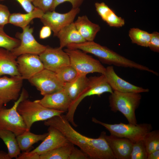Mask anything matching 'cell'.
<instances>
[{"mask_svg":"<svg viewBox=\"0 0 159 159\" xmlns=\"http://www.w3.org/2000/svg\"><path fill=\"white\" fill-rule=\"evenodd\" d=\"M56 37L59 39V47L62 49L70 44L79 43L86 41L77 30L74 22L61 29Z\"/></svg>","mask_w":159,"mask_h":159,"instance_id":"21","label":"cell"},{"mask_svg":"<svg viewBox=\"0 0 159 159\" xmlns=\"http://www.w3.org/2000/svg\"><path fill=\"white\" fill-rule=\"evenodd\" d=\"M113 92L104 75L101 74L100 76H91L88 78L86 87L77 98L72 102L67 113L65 115V118L73 126L77 127V125L74 121V116L77 106L84 98L94 95L100 96L104 93L111 94Z\"/></svg>","mask_w":159,"mask_h":159,"instance_id":"5","label":"cell"},{"mask_svg":"<svg viewBox=\"0 0 159 159\" xmlns=\"http://www.w3.org/2000/svg\"><path fill=\"white\" fill-rule=\"evenodd\" d=\"M3 1L4 0H1ZM27 12L32 11L35 8L32 4L34 0H16Z\"/></svg>","mask_w":159,"mask_h":159,"instance_id":"38","label":"cell"},{"mask_svg":"<svg viewBox=\"0 0 159 159\" xmlns=\"http://www.w3.org/2000/svg\"><path fill=\"white\" fill-rule=\"evenodd\" d=\"M11 51L0 47V77L20 76L18 71L16 59Z\"/></svg>","mask_w":159,"mask_h":159,"instance_id":"19","label":"cell"},{"mask_svg":"<svg viewBox=\"0 0 159 159\" xmlns=\"http://www.w3.org/2000/svg\"><path fill=\"white\" fill-rule=\"evenodd\" d=\"M17 67L23 80H28L42 71L44 67L38 55L26 54L17 57Z\"/></svg>","mask_w":159,"mask_h":159,"instance_id":"14","label":"cell"},{"mask_svg":"<svg viewBox=\"0 0 159 159\" xmlns=\"http://www.w3.org/2000/svg\"><path fill=\"white\" fill-rule=\"evenodd\" d=\"M52 30L48 26H44L41 29L39 33L40 39H44L49 37L52 34Z\"/></svg>","mask_w":159,"mask_h":159,"instance_id":"40","label":"cell"},{"mask_svg":"<svg viewBox=\"0 0 159 159\" xmlns=\"http://www.w3.org/2000/svg\"><path fill=\"white\" fill-rule=\"evenodd\" d=\"M141 98L140 93L114 91L109 97V106L112 111L120 112L129 123L136 125L137 122L135 111L139 105Z\"/></svg>","mask_w":159,"mask_h":159,"instance_id":"3","label":"cell"},{"mask_svg":"<svg viewBox=\"0 0 159 159\" xmlns=\"http://www.w3.org/2000/svg\"><path fill=\"white\" fill-rule=\"evenodd\" d=\"M102 20L111 27H120L125 24L124 19L118 16L111 9L106 13Z\"/></svg>","mask_w":159,"mask_h":159,"instance_id":"31","label":"cell"},{"mask_svg":"<svg viewBox=\"0 0 159 159\" xmlns=\"http://www.w3.org/2000/svg\"><path fill=\"white\" fill-rule=\"evenodd\" d=\"M104 75L113 91L140 93L149 92L148 89L135 86L121 78L115 72L112 66H109L106 68Z\"/></svg>","mask_w":159,"mask_h":159,"instance_id":"15","label":"cell"},{"mask_svg":"<svg viewBox=\"0 0 159 159\" xmlns=\"http://www.w3.org/2000/svg\"><path fill=\"white\" fill-rule=\"evenodd\" d=\"M74 22L80 34L87 41H94L100 30L99 25L92 23L86 15L78 16Z\"/></svg>","mask_w":159,"mask_h":159,"instance_id":"20","label":"cell"},{"mask_svg":"<svg viewBox=\"0 0 159 159\" xmlns=\"http://www.w3.org/2000/svg\"><path fill=\"white\" fill-rule=\"evenodd\" d=\"M28 97L27 91L23 89L11 107L9 109L3 107L0 110V129L11 131L16 136L26 130L25 124L17 108L20 103Z\"/></svg>","mask_w":159,"mask_h":159,"instance_id":"7","label":"cell"},{"mask_svg":"<svg viewBox=\"0 0 159 159\" xmlns=\"http://www.w3.org/2000/svg\"><path fill=\"white\" fill-rule=\"evenodd\" d=\"M142 140L148 154L155 150H159V131L155 130L147 132Z\"/></svg>","mask_w":159,"mask_h":159,"instance_id":"28","label":"cell"},{"mask_svg":"<svg viewBox=\"0 0 159 159\" xmlns=\"http://www.w3.org/2000/svg\"><path fill=\"white\" fill-rule=\"evenodd\" d=\"M152 51L159 52V33L154 32L151 34L150 41L148 45Z\"/></svg>","mask_w":159,"mask_h":159,"instance_id":"35","label":"cell"},{"mask_svg":"<svg viewBox=\"0 0 159 159\" xmlns=\"http://www.w3.org/2000/svg\"><path fill=\"white\" fill-rule=\"evenodd\" d=\"M104 137L115 159H130L133 143L125 138L107 135L106 132Z\"/></svg>","mask_w":159,"mask_h":159,"instance_id":"17","label":"cell"},{"mask_svg":"<svg viewBox=\"0 0 159 159\" xmlns=\"http://www.w3.org/2000/svg\"><path fill=\"white\" fill-rule=\"evenodd\" d=\"M48 135L42 142L31 151L39 155L49 151L63 146L69 141L60 130L52 126H49Z\"/></svg>","mask_w":159,"mask_h":159,"instance_id":"16","label":"cell"},{"mask_svg":"<svg viewBox=\"0 0 159 159\" xmlns=\"http://www.w3.org/2000/svg\"><path fill=\"white\" fill-rule=\"evenodd\" d=\"M55 73L59 80L64 84L72 81L78 75L77 71L70 65L64 67Z\"/></svg>","mask_w":159,"mask_h":159,"instance_id":"29","label":"cell"},{"mask_svg":"<svg viewBox=\"0 0 159 159\" xmlns=\"http://www.w3.org/2000/svg\"><path fill=\"white\" fill-rule=\"evenodd\" d=\"M48 135V132L37 135L26 130L21 134L16 136L17 143L20 150L27 151L35 143L43 141Z\"/></svg>","mask_w":159,"mask_h":159,"instance_id":"24","label":"cell"},{"mask_svg":"<svg viewBox=\"0 0 159 159\" xmlns=\"http://www.w3.org/2000/svg\"><path fill=\"white\" fill-rule=\"evenodd\" d=\"M85 0H54L51 11L55 10L56 7L63 3L65 2H70L72 4V8H79Z\"/></svg>","mask_w":159,"mask_h":159,"instance_id":"36","label":"cell"},{"mask_svg":"<svg viewBox=\"0 0 159 159\" xmlns=\"http://www.w3.org/2000/svg\"><path fill=\"white\" fill-rule=\"evenodd\" d=\"M88 78L85 75H78L73 81L64 84L63 90L72 102L83 91L87 85Z\"/></svg>","mask_w":159,"mask_h":159,"instance_id":"23","label":"cell"},{"mask_svg":"<svg viewBox=\"0 0 159 159\" xmlns=\"http://www.w3.org/2000/svg\"><path fill=\"white\" fill-rule=\"evenodd\" d=\"M64 50L69 57L70 65L76 70L78 75H86L93 73L105 74L106 68L100 61L87 53L79 49L67 48Z\"/></svg>","mask_w":159,"mask_h":159,"instance_id":"8","label":"cell"},{"mask_svg":"<svg viewBox=\"0 0 159 159\" xmlns=\"http://www.w3.org/2000/svg\"><path fill=\"white\" fill-rule=\"evenodd\" d=\"M28 80L44 96L63 90L64 85L59 80L55 72L45 69Z\"/></svg>","mask_w":159,"mask_h":159,"instance_id":"9","label":"cell"},{"mask_svg":"<svg viewBox=\"0 0 159 159\" xmlns=\"http://www.w3.org/2000/svg\"><path fill=\"white\" fill-rule=\"evenodd\" d=\"M10 14L8 8L0 4V27L4 28L5 25L9 23Z\"/></svg>","mask_w":159,"mask_h":159,"instance_id":"34","label":"cell"},{"mask_svg":"<svg viewBox=\"0 0 159 159\" xmlns=\"http://www.w3.org/2000/svg\"><path fill=\"white\" fill-rule=\"evenodd\" d=\"M74 145L69 142L66 144L40 155V159H69Z\"/></svg>","mask_w":159,"mask_h":159,"instance_id":"26","label":"cell"},{"mask_svg":"<svg viewBox=\"0 0 159 159\" xmlns=\"http://www.w3.org/2000/svg\"><path fill=\"white\" fill-rule=\"evenodd\" d=\"M66 47L70 49H79L86 53L93 54L103 63L145 71L147 69L146 66L129 59L94 41L70 44Z\"/></svg>","mask_w":159,"mask_h":159,"instance_id":"2","label":"cell"},{"mask_svg":"<svg viewBox=\"0 0 159 159\" xmlns=\"http://www.w3.org/2000/svg\"><path fill=\"white\" fill-rule=\"evenodd\" d=\"M3 103L0 100V110L3 108Z\"/></svg>","mask_w":159,"mask_h":159,"instance_id":"43","label":"cell"},{"mask_svg":"<svg viewBox=\"0 0 159 159\" xmlns=\"http://www.w3.org/2000/svg\"><path fill=\"white\" fill-rule=\"evenodd\" d=\"M80 11L79 8L74 9L65 13H60L55 10L44 13L40 19L44 25L49 26L56 36L59 31L66 25L74 22L75 18Z\"/></svg>","mask_w":159,"mask_h":159,"instance_id":"12","label":"cell"},{"mask_svg":"<svg viewBox=\"0 0 159 159\" xmlns=\"http://www.w3.org/2000/svg\"><path fill=\"white\" fill-rule=\"evenodd\" d=\"M53 1L54 0H34L32 4L45 13L51 11Z\"/></svg>","mask_w":159,"mask_h":159,"instance_id":"33","label":"cell"},{"mask_svg":"<svg viewBox=\"0 0 159 159\" xmlns=\"http://www.w3.org/2000/svg\"><path fill=\"white\" fill-rule=\"evenodd\" d=\"M8 153L3 151H0V159H8Z\"/></svg>","mask_w":159,"mask_h":159,"instance_id":"42","label":"cell"},{"mask_svg":"<svg viewBox=\"0 0 159 159\" xmlns=\"http://www.w3.org/2000/svg\"><path fill=\"white\" fill-rule=\"evenodd\" d=\"M159 150H155L148 155L147 159H159Z\"/></svg>","mask_w":159,"mask_h":159,"instance_id":"41","label":"cell"},{"mask_svg":"<svg viewBox=\"0 0 159 159\" xmlns=\"http://www.w3.org/2000/svg\"><path fill=\"white\" fill-rule=\"evenodd\" d=\"M10 77H0V100L4 105L18 99L23 85L21 76Z\"/></svg>","mask_w":159,"mask_h":159,"instance_id":"13","label":"cell"},{"mask_svg":"<svg viewBox=\"0 0 159 159\" xmlns=\"http://www.w3.org/2000/svg\"><path fill=\"white\" fill-rule=\"evenodd\" d=\"M17 110L23 119L27 130H30L33 124L36 122L45 121L64 112L47 108L36 100L32 101L27 99L20 103Z\"/></svg>","mask_w":159,"mask_h":159,"instance_id":"4","label":"cell"},{"mask_svg":"<svg viewBox=\"0 0 159 159\" xmlns=\"http://www.w3.org/2000/svg\"><path fill=\"white\" fill-rule=\"evenodd\" d=\"M92 121L100 125L108 130L111 135L127 139L133 143L143 139L145 135L152 130V127L150 124L143 123L134 125L129 123L109 124L100 121L92 117Z\"/></svg>","mask_w":159,"mask_h":159,"instance_id":"6","label":"cell"},{"mask_svg":"<svg viewBox=\"0 0 159 159\" xmlns=\"http://www.w3.org/2000/svg\"><path fill=\"white\" fill-rule=\"evenodd\" d=\"M148 154L142 140L134 143L130 159H147Z\"/></svg>","mask_w":159,"mask_h":159,"instance_id":"32","label":"cell"},{"mask_svg":"<svg viewBox=\"0 0 159 159\" xmlns=\"http://www.w3.org/2000/svg\"><path fill=\"white\" fill-rule=\"evenodd\" d=\"M44 13L40 9L35 7L32 11L26 14L14 13L11 14L9 23L22 28L29 25L34 19H40Z\"/></svg>","mask_w":159,"mask_h":159,"instance_id":"22","label":"cell"},{"mask_svg":"<svg viewBox=\"0 0 159 159\" xmlns=\"http://www.w3.org/2000/svg\"><path fill=\"white\" fill-rule=\"evenodd\" d=\"M18 39L11 37L6 34L4 28L0 27V47L12 51L20 44Z\"/></svg>","mask_w":159,"mask_h":159,"instance_id":"30","label":"cell"},{"mask_svg":"<svg viewBox=\"0 0 159 159\" xmlns=\"http://www.w3.org/2000/svg\"><path fill=\"white\" fill-rule=\"evenodd\" d=\"M128 34L132 43L141 46L148 47L151 34L138 28H132L129 30Z\"/></svg>","mask_w":159,"mask_h":159,"instance_id":"27","label":"cell"},{"mask_svg":"<svg viewBox=\"0 0 159 159\" xmlns=\"http://www.w3.org/2000/svg\"><path fill=\"white\" fill-rule=\"evenodd\" d=\"M90 158L88 155L81 149L74 147L73 148L69 159H87Z\"/></svg>","mask_w":159,"mask_h":159,"instance_id":"37","label":"cell"},{"mask_svg":"<svg viewBox=\"0 0 159 159\" xmlns=\"http://www.w3.org/2000/svg\"><path fill=\"white\" fill-rule=\"evenodd\" d=\"M21 33L17 32L16 36L20 39L19 45L11 52L15 56L31 54L39 55L47 48V46L39 43L33 35V28L28 25L22 28Z\"/></svg>","mask_w":159,"mask_h":159,"instance_id":"10","label":"cell"},{"mask_svg":"<svg viewBox=\"0 0 159 159\" xmlns=\"http://www.w3.org/2000/svg\"><path fill=\"white\" fill-rule=\"evenodd\" d=\"M39 56L44 69L55 73L70 65L68 54L59 47L52 48L47 46L46 49Z\"/></svg>","mask_w":159,"mask_h":159,"instance_id":"11","label":"cell"},{"mask_svg":"<svg viewBox=\"0 0 159 159\" xmlns=\"http://www.w3.org/2000/svg\"><path fill=\"white\" fill-rule=\"evenodd\" d=\"M17 159H40V155L37 153L26 151L20 153Z\"/></svg>","mask_w":159,"mask_h":159,"instance_id":"39","label":"cell"},{"mask_svg":"<svg viewBox=\"0 0 159 159\" xmlns=\"http://www.w3.org/2000/svg\"><path fill=\"white\" fill-rule=\"evenodd\" d=\"M36 100L46 107L64 112L68 111L72 102L63 90L45 95L42 99Z\"/></svg>","mask_w":159,"mask_h":159,"instance_id":"18","label":"cell"},{"mask_svg":"<svg viewBox=\"0 0 159 159\" xmlns=\"http://www.w3.org/2000/svg\"><path fill=\"white\" fill-rule=\"evenodd\" d=\"M44 125L52 126L60 130L68 141L79 147L90 158L115 159L102 132L97 138H90L80 134L71 126L65 115L55 116L45 120Z\"/></svg>","mask_w":159,"mask_h":159,"instance_id":"1","label":"cell"},{"mask_svg":"<svg viewBox=\"0 0 159 159\" xmlns=\"http://www.w3.org/2000/svg\"><path fill=\"white\" fill-rule=\"evenodd\" d=\"M0 138L6 145L7 153L11 159L16 158L20 153L21 150L15 135L11 131L0 129Z\"/></svg>","mask_w":159,"mask_h":159,"instance_id":"25","label":"cell"}]
</instances>
